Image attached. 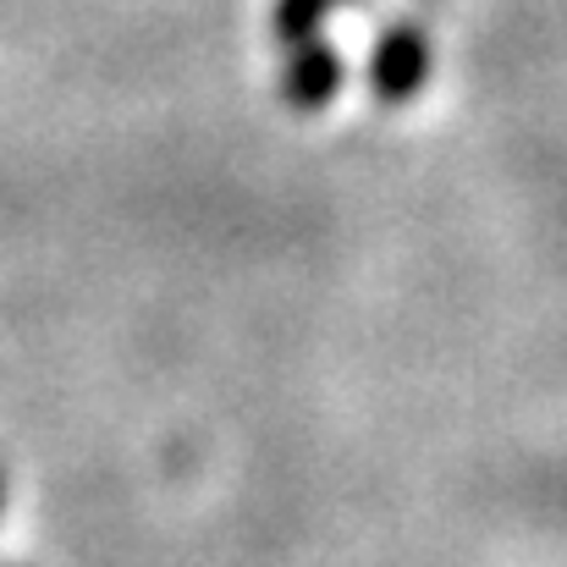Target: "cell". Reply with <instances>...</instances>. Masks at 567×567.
Here are the masks:
<instances>
[{"label": "cell", "instance_id": "obj_1", "mask_svg": "<svg viewBox=\"0 0 567 567\" xmlns=\"http://www.w3.org/2000/svg\"><path fill=\"white\" fill-rule=\"evenodd\" d=\"M430 66H435L430 33L413 28V22H391L380 33L375 55H370V94L380 105H408L430 83Z\"/></svg>", "mask_w": 567, "mask_h": 567}, {"label": "cell", "instance_id": "obj_2", "mask_svg": "<svg viewBox=\"0 0 567 567\" xmlns=\"http://www.w3.org/2000/svg\"><path fill=\"white\" fill-rule=\"evenodd\" d=\"M342 55L320 39H303L287 50V72H281V100L292 111H326L342 94Z\"/></svg>", "mask_w": 567, "mask_h": 567}, {"label": "cell", "instance_id": "obj_3", "mask_svg": "<svg viewBox=\"0 0 567 567\" xmlns=\"http://www.w3.org/2000/svg\"><path fill=\"white\" fill-rule=\"evenodd\" d=\"M337 6H353V0H276L270 28H276L281 50H292V44H303V39H320V22H326Z\"/></svg>", "mask_w": 567, "mask_h": 567}, {"label": "cell", "instance_id": "obj_4", "mask_svg": "<svg viewBox=\"0 0 567 567\" xmlns=\"http://www.w3.org/2000/svg\"><path fill=\"white\" fill-rule=\"evenodd\" d=\"M0 496H6V485H0Z\"/></svg>", "mask_w": 567, "mask_h": 567}]
</instances>
